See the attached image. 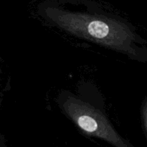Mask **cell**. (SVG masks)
<instances>
[{"label": "cell", "mask_w": 147, "mask_h": 147, "mask_svg": "<svg viewBox=\"0 0 147 147\" xmlns=\"http://www.w3.org/2000/svg\"><path fill=\"white\" fill-rule=\"evenodd\" d=\"M144 124H145V128H146V131L147 133V105L144 109Z\"/></svg>", "instance_id": "cell-3"}, {"label": "cell", "mask_w": 147, "mask_h": 147, "mask_svg": "<svg viewBox=\"0 0 147 147\" xmlns=\"http://www.w3.org/2000/svg\"><path fill=\"white\" fill-rule=\"evenodd\" d=\"M66 115L85 133L101 138L115 147H133L114 129L109 119L97 108L76 97L68 96L63 102Z\"/></svg>", "instance_id": "cell-2"}, {"label": "cell", "mask_w": 147, "mask_h": 147, "mask_svg": "<svg viewBox=\"0 0 147 147\" xmlns=\"http://www.w3.org/2000/svg\"><path fill=\"white\" fill-rule=\"evenodd\" d=\"M47 17L69 33L103 46L134 54L131 43L134 35L124 23L102 15L72 12L57 8L46 10Z\"/></svg>", "instance_id": "cell-1"}]
</instances>
